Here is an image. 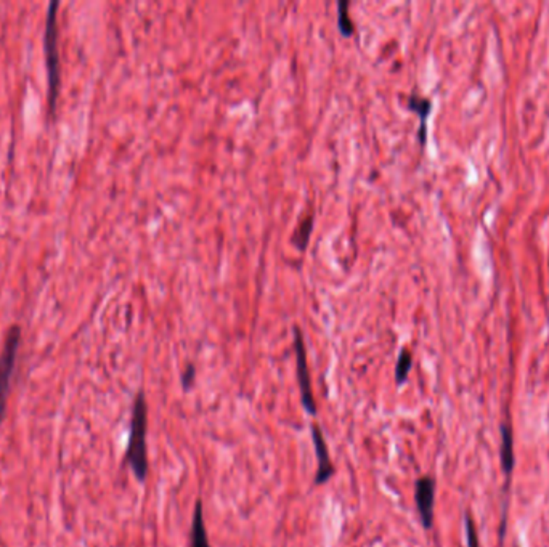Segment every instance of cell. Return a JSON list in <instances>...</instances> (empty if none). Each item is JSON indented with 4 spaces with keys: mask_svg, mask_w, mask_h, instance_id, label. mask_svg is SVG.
<instances>
[{
    "mask_svg": "<svg viewBox=\"0 0 549 547\" xmlns=\"http://www.w3.org/2000/svg\"><path fill=\"white\" fill-rule=\"evenodd\" d=\"M147 432H148V405L145 393L140 392L134 400L130 419L129 443H127L126 462L130 471L134 472L138 482H143L148 475V448H147Z\"/></svg>",
    "mask_w": 549,
    "mask_h": 547,
    "instance_id": "obj_1",
    "label": "cell"
},
{
    "mask_svg": "<svg viewBox=\"0 0 549 547\" xmlns=\"http://www.w3.org/2000/svg\"><path fill=\"white\" fill-rule=\"evenodd\" d=\"M60 2L48 5L46 16V32H43V55H46L47 79H48V104L52 113L57 106L60 90V53H58V29H57V10Z\"/></svg>",
    "mask_w": 549,
    "mask_h": 547,
    "instance_id": "obj_2",
    "label": "cell"
},
{
    "mask_svg": "<svg viewBox=\"0 0 549 547\" xmlns=\"http://www.w3.org/2000/svg\"><path fill=\"white\" fill-rule=\"evenodd\" d=\"M21 340V329L18 326L10 327L5 339L2 353H0V424L4 421L5 411H7V400L10 395V385L16 365V355Z\"/></svg>",
    "mask_w": 549,
    "mask_h": 547,
    "instance_id": "obj_3",
    "label": "cell"
},
{
    "mask_svg": "<svg viewBox=\"0 0 549 547\" xmlns=\"http://www.w3.org/2000/svg\"><path fill=\"white\" fill-rule=\"evenodd\" d=\"M294 351H296V371H297V382L299 390H301V403L305 412L310 416H317V403L313 398L312 379H310V371L307 365V351H305L304 336L299 327H294Z\"/></svg>",
    "mask_w": 549,
    "mask_h": 547,
    "instance_id": "obj_4",
    "label": "cell"
},
{
    "mask_svg": "<svg viewBox=\"0 0 549 547\" xmlns=\"http://www.w3.org/2000/svg\"><path fill=\"white\" fill-rule=\"evenodd\" d=\"M416 509L421 517V523L426 529L432 528L434 523V504H435V482L434 478L426 475L416 480L414 485Z\"/></svg>",
    "mask_w": 549,
    "mask_h": 547,
    "instance_id": "obj_5",
    "label": "cell"
},
{
    "mask_svg": "<svg viewBox=\"0 0 549 547\" xmlns=\"http://www.w3.org/2000/svg\"><path fill=\"white\" fill-rule=\"evenodd\" d=\"M310 432H312V442L315 454H317V472H315L313 477V487H321V485L330 482L331 477L336 473V468L331 462L328 445H326L325 435L321 432L320 426L312 424V426H310Z\"/></svg>",
    "mask_w": 549,
    "mask_h": 547,
    "instance_id": "obj_6",
    "label": "cell"
},
{
    "mask_svg": "<svg viewBox=\"0 0 549 547\" xmlns=\"http://www.w3.org/2000/svg\"><path fill=\"white\" fill-rule=\"evenodd\" d=\"M191 547H210L206 525H204V513H203V501L196 499L195 511H193V522H191Z\"/></svg>",
    "mask_w": 549,
    "mask_h": 547,
    "instance_id": "obj_7",
    "label": "cell"
},
{
    "mask_svg": "<svg viewBox=\"0 0 549 547\" xmlns=\"http://www.w3.org/2000/svg\"><path fill=\"white\" fill-rule=\"evenodd\" d=\"M514 438H513V431L509 428V426H501V466L503 471L508 477H511V473L514 471Z\"/></svg>",
    "mask_w": 549,
    "mask_h": 547,
    "instance_id": "obj_8",
    "label": "cell"
},
{
    "mask_svg": "<svg viewBox=\"0 0 549 547\" xmlns=\"http://www.w3.org/2000/svg\"><path fill=\"white\" fill-rule=\"evenodd\" d=\"M408 108H409V109H413V111H416V113H418L419 117H421L419 140H421V143L424 144V142H426V119H427V116H429L431 108H432L431 100L423 98V97H419V95L413 93L412 97L408 98Z\"/></svg>",
    "mask_w": 549,
    "mask_h": 547,
    "instance_id": "obj_9",
    "label": "cell"
},
{
    "mask_svg": "<svg viewBox=\"0 0 549 547\" xmlns=\"http://www.w3.org/2000/svg\"><path fill=\"white\" fill-rule=\"evenodd\" d=\"M312 231H313V215H309L301 222V225L297 227V230L292 236V243L296 244L297 249L304 250L307 248L310 236H312Z\"/></svg>",
    "mask_w": 549,
    "mask_h": 547,
    "instance_id": "obj_10",
    "label": "cell"
},
{
    "mask_svg": "<svg viewBox=\"0 0 549 547\" xmlns=\"http://www.w3.org/2000/svg\"><path fill=\"white\" fill-rule=\"evenodd\" d=\"M412 366H413V356H412V353H409L407 349H403L400 351V355H398L397 366H395V382H397V385H403L405 382H407L408 374H409V371H412Z\"/></svg>",
    "mask_w": 549,
    "mask_h": 547,
    "instance_id": "obj_11",
    "label": "cell"
},
{
    "mask_svg": "<svg viewBox=\"0 0 549 547\" xmlns=\"http://www.w3.org/2000/svg\"><path fill=\"white\" fill-rule=\"evenodd\" d=\"M348 2H346V0H342V2H339V5H337V26H339V31L342 32V36H352L355 32V26H353V21L351 16H348Z\"/></svg>",
    "mask_w": 549,
    "mask_h": 547,
    "instance_id": "obj_12",
    "label": "cell"
},
{
    "mask_svg": "<svg viewBox=\"0 0 549 547\" xmlns=\"http://www.w3.org/2000/svg\"><path fill=\"white\" fill-rule=\"evenodd\" d=\"M464 529H466V541H468V547H479V538H477L475 525H474V520L470 518L469 513H464Z\"/></svg>",
    "mask_w": 549,
    "mask_h": 547,
    "instance_id": "obj_13",
    "label": "cell"
},
{
    "mask_svg": "<svg viewBox=\"0 0 549 547\" xmlns=\"http://www.w3.org/2000/svg\"><path fill=\"white\" fill-rule=\"evenodd\" d=\"M195 379H196V367L193 365H188L182 374L183 390H190L193 387V384H195Z\"/></svg>",
    "mask_w": 549,
    "mask_h": 547,
    "instance_id": "obj_14",
    "label": "cell"
}]
</instances>
